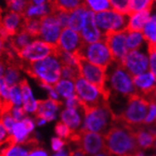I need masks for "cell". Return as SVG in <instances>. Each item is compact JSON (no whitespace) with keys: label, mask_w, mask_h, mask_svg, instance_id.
I'll list each match as a JSON object with an SVG mask.
<instances>
[{"label":"cell","mask_w":156,"mask_h":156,"mask_svg":"<svg viewBox=\"0 0 156 156\" xmlns=\"http://www.w3.org/2000/svg\"><path fill=\"white\" fill-rule=\"evenodd\" d=\"M95 18L98 26L105 36L112 33L125 32L127 30V14L110 9L96 14Z\"/></svg>","instance_id":"obj_9"},{"label":"cell","mask_w":156,"mask_h":156,"mask_svg":"<svg viewBox=\"0 0 156 156\" xmlns=\"http://www.w3.org/2000/svg\"><path fill=\"white\" fill-rule=\"evenodd\" d=\"M9 36L3 32V30L0 27V57H2L8 48L9 44Z\"/></svg>","instance_id":"obj_49"},{"label":"cell","mask_w":156,"mask_h":156,"mask_svg":"<svg viewBox=\"0 0 156 156\" xmlns=\"http://www.w3.org/2000/svg\"><path fill=\"white\" fill-rule=\"evenodd\" d=\"M126 45L129 51L148 48L146 39L144 37L142 31L126 30Z\"/></svg>","instance_id":"obj_25"},{"label":"cell","mask_w":156,"mask_h":156,"mask_svg":"<svg viewBox=\"0 0 156 156\" xmlns=\"http://www.w3.org/2000/svg\"><path fill=\"white\" fill-rule=\"evenodd\" d=\"M29 151L18 144H8L0 150V156H28Z\"/></svg>","instance_id":"obj_35"},{"label":"cell","mask_w":156,"mask_h":156,"mask_svg":"<svg viewBox=\"0 0 156 156\" xmlns=\"http://www.w3.org/2000/svg\"><path fill=\"white\" fill-rule=\"evenodd\" d=\"M55 9L72 11L77 8L84 6V0H51Z\"/></svg>","instance_id":"obj_33"},{"label":"cell","mask_w":156,"mask_h":156,"mask_svg":"<svg viewBox=\"0 0 156 156\" xmlns=\"http://www.w3.org/2000/svg\"><path fill=\"white\" fill-rule=\"evenodd\" d=\"M150 103L148 99L136 93L128 98L126 109L122 113L116 114V118L133 127L144 125Z\"/></svg>","instance_id":"obj_5"},{"label":"cell","mask_w":156,"mask_h":156,"mask_svg":"<svg viewBox=\"0 0 156 156\" xmlns=\"http://www.w3.org/2000/svg\"><path fill=\"white\" fill-rule=\"evenodd\" d=\"M6 67H7L6 62H4L3 58H2L1 57H0V77L4 76L5 71H6Z\"/></svg>","instance_id":"obj_53"},{"label":"cell","mask_w":156,"mask_h":156,"mask_svg":"<svg viewBox=\"0 0 156 156\" xmlns=\"http://www.w3.org/2000/svg\"><path fill=\"white\" fill-rule=\"evenodd\" d=\"M70 141L74 147L81 149L88 156H94L105 151L104 136L83 128L75 131L70 139Z\"/></svg>","instance_id":"obj_7"},{"label":"cell","mask_w":156,"mask_h":156,"mask_svg":"<svg viewBox=\"0 0 156 156\" xmlns=\"http://www.w3.org/2000/svg\"><path fill=\"white\" fill-rule=\"evenodd\" d=\"M34 38L35 37L32 36L25 30H22L21 32L9 38V46L13 51L18 53L26 46H28Z\"/></svg>","instance_id":"obj_24"},{"label":"cell","mask_w":156,"mask_h":156,"mask_svg":"<svg viewBox=\"0 0 156 156\" xmlns=\"http://www.w3.org/2000/svg\"><path fill=\"white\" fill-rule=\"evenodd\" d=\"M65 141L63 139L60 138V136H57V138H53L51 140V147L54 151H60L63 150V147L65 146Z\"/></svg>","instance_id":"obj_50"},{"label":"cell","mask_w":156,"mask_h":156,"mask_svg":"<svg viewBox=\"0 0 156 156\" xmlns=\"http://www.w3.org/2000/svg\"><path fill=\"white\" fill-rule=\"evenodd\" d=\"M34 128V122L25 117L23 121L16 122L9 138V144H24L29 140V135Z\"/></svg>","instance_id":"obj_18"},{"label":"cell","mask_w":156,"mask_h":156,"mask_svg":"<svg viewBox=\"0 0 156 156\" xmlns=\"http://www.w3.org/2000/svg\"><path fill=\"white\" fill-rule=\"evenodd\" d=\"M84 114L85 121L82 128L102 136L111 129L116 119V113L112 110L108 101L100 106L84 110Z\"/></svg>","instance_id":"obj_4"},{"label":"cell","mask_w":156,"mask_h":156,"mask_svg":"<svg viewBox=\"0 0 156 156\" xmlns=\"http://www.w3.org/2000/svg\"><path fill=\"white\" fill-rule=\"evenodd\" d=\"M84 41L80 33L70 27H64L56 45L57 52H73L78 53L84 46Z\"/></svg>","instance_id":"obj_14"},{"label":"cell","mask_w":156,"mask_h":156,"mask_svg":"<svg viewBox=\"0 0 156 156\" xmlns=\"http://www.w3.org/2000/svg\"><path fill=\"white\" fill-rule=\"evenodd\" d=\"M28 156H48V154L44 149L36 147V148H34L29 151Z\"/></svg>","instance_id":"obj_51"},{"label":"cell","mask_w":156,"mask_h":156,"mask_svg":"<svg viewBox=\"0 0 156 156\" xmlns=\"http://www.w3.org/2000/svg\"><path fill=\"white\" fill-rule=\"evenodd\" d=\"M133 81L136 93L145 97L151 101L153 92L156 89V76L150 71H147L134 76Z\"/></svg>","instance_id":"obj_17"},{"label":"cell","mask_w":156,"mask_h":156,"mask_svg":"<svg viewBox=\"0 0 156 156\" xmlns=\"http://www.w3.org/2000/svg\"><path fill=\"white\" fill-rule=\"evenodd\" d=\"M87 11V9L84 6L79 7V8H77V9L70 11L67 27H70L73 30H76V31L79 32L82 25H83Z\"/></svg>","instance_id":"obj_29"},{"label":"cell","mask_w":156,"mask_h":156,"mask_svg":"<svg viewBox=\"0 0 156 156\" xmlns=\"http://www.w3.org/2000/svg\"><path fill=\"white\" fill-rule=\"evenodd\" d=\"M84 7L89 11L98 14L111 9L110 0H84Z\"/></svg>","instance_id":"obj_32"},{"label":"cell","mask_w":156,"mask_h":156,"mask_svg":"<svg viewBox=\"0 0 156 156\" xmlns=\"http://www.w3.org/2000/svg\"><path fill=\"white\" fill-rule=\"evenodd\" d=\"M156 123V102L151 101L150 103V108L148 114L146 116V119L144 121L145 126H152Z\"/></svg>","instance_id":"obj_43"},{"label":"cell","mask_w":156,"mask_h":156,"mask_svg":"<svg viewBox=\"0 0 156 156\" xmlns=\"http://www.w3.org/2000/svg\"><path fill=\"white\" fill-rule=\"evenodd\" d=\"M79 76H80V73H79V68H78V67H72V66H64V65H62V78L75 81Z\"/></svg>","instance_id":"obj_42"},{"label":"cell","mask_w":156,"mask_h":156,"mask_svg":"<svg viewBox=\"0 0 156 156\" xmlns=\"http://www.w3.org/2000/svg\"><path fill=\"white\" fill-rule=\"evenodd\" d=\"M10 87L8 85L4 76L0 77V115L9 112L14 107L9 97Z\"/></svg>","instance_id":"obj_26"},{"label":"cell","mask_w":156,"mask_h":156,"mask_svg":"<svg viewBox=\"0 0 156 156\" xmlns=\"http://www.w3.org/2000/svg\"><path fill=\"white\" fill-rule=\"evenodd\" d=\"M54 87L58 95L63 98H66V99H68L70 97H73L76 94L75 84H74V81L73 80L62 78V79L54 86Z\"/></svg>","instance_id":"obj_30"},{"label":"cell","mask_w":156,"mask_h":156,"mask_svg":"<svg viewBox=\"0 0 156 156\" xmlns=\"http://www.w3.org/2000/svg\"><path fill=\"white\" fill-rule=\"evenodd\" d=\"M153 0H130V12L151 10Z\"/></svg>","instance_id":"obj_38"},{"label":"cell","mask_w":156,"mask_h":156,"mask_svg":"<svg viewBox=\"0 0 156 156\" xmlns=\"http://www.w3.org/2000/svg\"><path fill=\"white\" fill-rule=\"evenodd\" d=\"M106 87L110 97L115 95L122 98H128L136 94L133 76L123 67L120 62H113L107 69Z\"/></svg>","instance_id":"obj_3"},{"label":"cell","mask_w":156,"mask_h":156,"mask_svg":"<svg viewBox=\"0 0 156 156\" xmlns=\"http://www.w3.org/2000/svg\"><path fill=\"white\" fill-rule=\"evenodd\" d=\"M135 156H145V155H144V154H143V153H142V152H141V151H139L138 153H136V154Z\"/></svg>","instance_id":"obj_58"},{"label":"cell","mask_w":156,"mask_h":156,"mask_svg":"<svg viewBox=\"0 0 156 156\" xmlns=\"http://www.w3.org/2000/svg\"><path fill=\"white\" fill-rule=\"evenodd\" d=\"M103 136L105 151L112 156H135L140 151L134 128L117 118Z\"/></svg>","instance_id":"obj_1"},{"label":"cell","mask_w":156,"mask_h":156,"mask_svg":"<svg viewBox=\"0 0 156 156\" xmlns=\"http://www.w3.org/2000/svg\"><path fill=\"white\" fill-rule=\"evenodd\" d=\"M29 1H31V0H29Z\"/></svg>","instance_id":"obj_62"},{"label":"cell","mask_w":156,"mask_h":156,"mask_svg":"<svg viewBox=\"0 0 156 156\" xmlns=\"http://www.w3.org/2000/svg\"><path fill=\"white\" fill-rule=\"evenodd\" d=\"M95 15V13L87 9L83 25L79 31L85 44L94 43L105 38V34L101 32V30L99 28L96 23Z\"/></svg>","instance_id":"obj_15"},{"label":"cell","mask_w":156,"mask_h":156,"mask_svg":"<svg viewBox=\"0 0 156 156\" xmlns=\"http://www.w3.org/2000/svg\"><path fill=\"white\" fill-rule=\"evenodd\" d=\"M75 91L79 97L83 111L88 108L100 106L108 101L105 95L95 85L79 76L74 81Z\"/></svg>","instance_id":"obj_8"},{"label":"cell","mask_w":156,"mask_h":156,"mask_svg":"<svg viewBox=\"0 0 156 156\" xmlns=\"http://www.w3.org/2000/svg\"><path fill=\"white\" fill-rule=\"evenodd\" d=\"M9 97L10 101L13 104V106H21L23 103V93L20 85H15L10 87L9 90Z\"/></svg>","instance_id":"obj_41"},{"label":"cell","mask_w":156,"mask_h":156,"mask_svg":"<svg viewBox=\"0 0 156 156\" xmlns=\"http://www.w3.org/2000/svg\"><path fill=\"white\" fill-rule=\"evenodd\" d=\"M153 1H154V3H156V0H153Z\"/></svg>","instance_id":"obj_61"},{"label":"cell","mask_w":156,"mask_h":156,"mask_svg":"<svg viewBox=\"0 0 156 156\" xmlns=\"http://www.w3.org/2000/svg\"><path fill=\"white\" fill-rule=\"evenodd\" d=\"M57 53L56 47L43 41L40 38H34V40L17 53L19 58L25 62H34Z\"/></svg>","instance_id":"obj_11"},{"label":"cell","mask_w":156,"mask_h":156,"mask_svg":"<svg viewBox=\"0 0 156 156\" xmlns=\"http://www.w3.org/2000/svg\"><path fill=\"white\" fill-rule=\"evenodd\" d=\"M24 23L25 18L23 14L13 11H7V13L2 17L0 27L9 37H10L23 30Z\"/></svg>","instance_id":"obj_19"},{"label":"cell","mask_w":156,"mask_h":156,"mask_svg":"<svg viewBox=\"0 0 156 156\" xmlns=\"http://www.w3.org/2000/svg\"><path fill=\"white\" fill-rule=\"evenodd\" d=\"M54 14H55L56 18L58 19V23L62 24V26L63 28L68 26V21H69V12L68 11L61 10V9H56L54 11Z\"/></svg>","instance_id":"obj_47"},{"label":"cell","mask_w":156,"mask_h":156,"mask_svg":"<svg viewBox=\"0 0 156 156\" xmlns=\"http://www.w3.org/2000/svg\"><path fill=\"white\" fill-rule=\"evenodd\" d=\"M105 40L109 46L115 62H122L129 49L126 45V31L112 33L105 36Z\"/></svg>","instance_id":"obj_16"},{"label":"cell","mask_w":156,"mask_h":156,"mask_svg":"<svg viewBox=\"0 0 156 156\" xmlns=\"http://www.w3.org/2000/svg\"><path fill=\"white\" fill-rule=\"evenodd\" d=\"M9 132L4 126L1 118H0V149L2 146H6L9 144Z\"/></svg>","instance_id":"obj_46"},{"label":"cell","mask_w":156,"mask_h":156,"mask_svg":"<svg viewBox=\"0 0 156 156\" xmlns=\"http://www.w3.org/2000/svg\"><path fill=\"white\" fill-rule=\"evenodd\" d=\"M53 156H70V153H68L65 151H57Z\"/></svg>","instance_id":"obj_54"},{"label":"cell","mask_w":156,"mask_h":156,"mask_svg":"<svg viewBox=\"0 0 156 156\" xmlns=\"http://www.w3.org/2000/svg\"><path fill=\"white\" fill-rule=\"evenodd\" d=\"M0 118H1L4 126H6V128L9 130V132L10 134V132H11V130H12V128H13V126H14V125L16 123L15 119L11 115V112H5V113L1 114V115H0Z\"/></svg>","instance_id":"obj_45"},{"label":"cell","mask_w":156,"mask_h":156,"mask_svg":"<svg viewBox=\"0 0 156 156\" xmlns=\"http://www.w3.org/2000/svg\"><path fill=\"white\" fill-rule=\"evenodd\" d=\"M94 156H112V155H111L110 153H108L106 151H101V152H100V153H98V154H96V155H94Z\"/></svg>","instance_id":"obj_56"},{"label":"cell","mask_w":156,"mask_h":156,"mask_svg":"<svg viewBox=\"0 0 156 156\" xmlns=\"http://www.w3.org/2000/svg\"><path fill=\"white\" fill-rule=\"evenodd\" d=\"M121 64L133 77L149 71L148 48L130 50Z\"/></svg>","instance_id":"obj_12"},{"label":"cell","mask_w":156,"mask_h":156,"mask_svg":"<svg viewBox=\"0 0 156 156\" xmlns=\"http://www.w3.org/2000/svg\"><path fill=\"white\" fill-rule=\"evenodd\" d=\"M62 102L53 99L38 101V108L35 112L36 118H41L48 121H52L56 118V113Z\"/></svg>","instance_id":"obj_20"},{"label":"cell","mask_w":156,"mask_h":156,"mask_svg":"<svg viewBox=\"0 0 156 156\" xmlns=\"http://www.w3.org/2000/svg\"><path fill=\"white\" fill-rule=\"evenodd\" d=\"M2 17H3V15H2V9H1V8H0V23H1Z\"/></svg>","instance_id":"obj_59"},{"label":"cell","mask_w":156,"mask_h":156,"mask_svg":"<svg viewBox=\"0 0 156 156\" xmlns=\"http://www.w3.org/2000/svg\"><path fill=\"white\" fill-rule=\"evenodd\" d=\"M41 27V20L37 19H25L24 27L23 30H25L27 33H29L34 37H38L39 32H40Z\"/></svg>","instance_id":"obj_37"},{"label":"cell","mask_w":156,"mask_h":156,"mask_svg":"<svg viewBox=\"0 0 156 156\" xmlns=\"http://www.w3.org/2000/svg\"><path fill=\"white\" fill-rule=\"evenodd\" d=\"M61 119L65 125H67L72 130L77 131V129L80 127L82 124L81 116L77 110L74 109H65L61 113ZM79 130V129H78Z\"/></svg>","instance_id":"obj_27"},{"label":"cell","mask_w":156,"mask_h":156,"mask_svg":"<svg viewBox=\"0 0 156 156\" xmlns=\"http://www.w3.org/2000/svg\"><path fill=\"white\" fill-rule=\"evenodd\" d=\"M154 148L156 149V141H155V144H154Z\"/></svg>","instance_id":"obj_60"},{"label":"cell","mask_w":156,"mask_h":156,"mask_svg":"<svg viewBox=\"0 0 156 156\" xmlns=\"http://www.w3.org/2000/svg\"><path fill=\"white\" fill-rule=\"evenodd\" d=\"M31 2L34 4H44L51 2V0H31Z\"/></svg>","instance_id":"obj_55"},{"label":"cell","mask_w":156,"mask_h":156,"mask_svg":"<svg viewBox=\"0 0 156 156\" xmlns=\"http://www.w3.org/2000/svg\"><path fill=\"white\" fill-rule=\"evenodd\" d=\"M63 27L58 23L54 12L41 20L40 32L38 34V38L42 39L43 41L56 47L58 38L61 36Z\"/></svg>","instance_id":"obj_13"},{"label":"cell","mask_w":156,"mask_h":156,"mask_svg":"<svg viewBox=\"0 0 156 156\" xmlns=\"http://www.w3.org/2000/svg\"><path fill=\"white\" fill-rule=\"evenodd\" d=\"M6 65L7 67H6L4 78L6 79L8 85L9 87L18 85L21 82V74H20V70H22L21 65L16 63H9Z\"/></svg>","instance_id":"obj_31"},{"label":"cell","mask_w":156,"mask_h":156,"mask_svg":"<svg viewBox=\"0 0 156 156\" xmlns=\"http://www.w3.org/2000/svg\"><path fill=\"white\" fill-rule=\"evenodd\" d=\"M31 1L29 0H6L8 11H13L20 14H24Z\"/></svg>","instance_id":"obj_36"},{"label":"cell","mask_w":156,"mask_h":156,"mask_svg":"<svg viewBox=\"0 0 156 156\" xmlns=\"http://www.w3.org/2000/svg\"><path fill=\"white\" fill-rule=\"evenodd\" d=\"M11 115L13 116V118L15 119L16 122H20L23 121L25 118V111L23 108H22L21 106H15L12 108V110L10 111Z\"/></svg>","instance_id":"obj_48"},{"label":"cell","mask_w":156,"mask_h":156,"mask_svg":"<svg viewBox=\"0 0 156 156\" xmlns=\"http://www.w3.org/2000/svg\"><path fill=\"white\" fill-rule=\"evenodd\" d=\"M78 54L82 60L106 69L114 62V58L105 38L94 43L84 44Z\"/></svg>","instance_id":"obj_6"},{"label":"cell","mask_w":156,"mask_h":156,"mask_svg":"<svg viewBox=\"0 0 156 156\" xmlns=\"http://www.w3.org/2000/svg\"><path fill=\"white\" fill-rule=\"evenodd\" d=\"M151 14V10L134 11L127 14V30L142 31Z\"/></svg>","instance_id":"obj_22"},{"label":"cell","mask_w":156,"mask_h":156,"mask_svg":"<svg viewBox=\"0 0 156 156\" xmlns=\"http://www.w3.org/2000/svg\"><path fill=\"white\" fill-rule=\"evenodd\" d=\"M151 101H154V102H156V89H155V91L153 92V95H152V97H151Z\"/></svg>","instance_id":"obj_57"},{"label":"cell","mask_w":156,"mask_h":156,"mask_svg":"<svg viewBox=\"0 0 156 156\" xmlns=\"http://www.w3.org/2000/svg\"><path fill=\"white\" fill-rule=\"evenodd\" d=\"M79 73L80 76L83 77L87 81L90 82L91 84L95 85L99 88L109 100L110 92L106 87L107 82V69L90 63L87 61L81 60L79 63Z\"/></svg>","instance_id":"obj_10"},{"label":"cell","mask_w":156,"mask_h":156,"mask_svg":"<svg viewBox=\"0 0 156 156\" xmlns=\"http://www.w3.org/2000/svg\"><path fill=\"white\" fill-rule=\"evenodd\" d=\"M20 87L22 89L23 93V109L26 112L30 113H35L38 108V101H35L32 89L27 82V80L23 79L21 82L19 83Z\"/></svg>","instance_id":"obj_23"},{"label":"cell","mask_w":156,"mask_h":156,"mask_svg":"<svg viewBox=\"0 0 156 156\" xmlns=\"http://www.w3.org/2000/svg\"><path fill=\"white\" fill-rule=\"evenodd\" d=\"M55 8L51 2L44 4H34L30 2L23 16L25 19H37L42 20L48 15L52 14L55 11Z\"/></svg>","instance_id":"obj_21"},{"label":"cell","mask_w":156,"mask_h":156,"mask_svg":"<svg viewBox=\"0 0 156 156\" xmlns=\"http://www.w3.org/2000/svg\"><path fill=\"white\" fill-rule=\"evenodd\" d=\"M149 71L156 76V48H148Z\"/></svg>","instance_id":"obj_44"},{"label":"cell","mask_w":156,"mask_h":156,"mask_svg":"<svg viewBox=\"0 0 156 156\" xmlns=\"http://www.w3.org/2000/svg\"><path fill=\"white\" fill-rule=\"evenodd\" d=\"M21 69L40 84L55 86L62 79V63L58 53L34 62H25L22 61Z\"/></svg>","instance_id":"obj_2"},{"label":"cell","mask_w":156,"mask_h":156,"mask_svg":"<svg viewBox=\"0 0 156 156\" xmlns=\"http://www.w3.org/2000/svg\"><path fill=\"white\" fill-rule=\"evenodd\" d=\"M142 33L146 39L148 48H156V12H151Z\"/></svg>","instance_id":"obj_28"},{"label":"cell","mask_w":156,"mask_h":156,"mask_svg":"<svg viewBox=\"0 0 156 156\" xmlns=\"http://www.w3.org/2000/svg\"><path fill=\"white\" fill-rule=\"evenodd\" d=\"M55 132L58 135V136L63 139V140H69L72 138V136L75 131L72 130L67 125H65L63 122H58L55 126Z\"/></svg>","instance_id":"obj_39"},{"label":"cell","mask_w":156,"mask_h":156,"mask_svg":"<svg viewBox=\"0 0 156 156\" xmlns=\"http://www.w3.org/2000/svg\"><path fill=\"white\" fill-rule=\"evenodd\" d=\"M111 9L124 13H130V0H110Z\"/></svg>","instance_id":"obj_40"},{"label":"cell","mask_w":156,"mask_h":156,"mask_svg":"<svg viewBox=\"0 0 156 156\" xmlns=\"http://www.w3.org/2000/svg\"><path fill=\"white\" fill-rule=\"evenodd\" d=\"M58 58L64 66H72V67H78L82 58H80L78 53L73 52H64V51H58L57 52Z\"/></svg>","instance_id":"obj_34"},{"label":"cell","mask_w":156,"mask_h":156,"mask_svg":"<svg viewBox=\"0 0 156 156\" xmlns=\"http://www.w3.org/2000/svg\"><path fill=\"white\" fill-rule=\"evenodd\" d=\"M70 156H88V155H87L81 149L74 147L73 150H71Z\"/></svg>","instance_id":"obj_52"}]
</instances>
